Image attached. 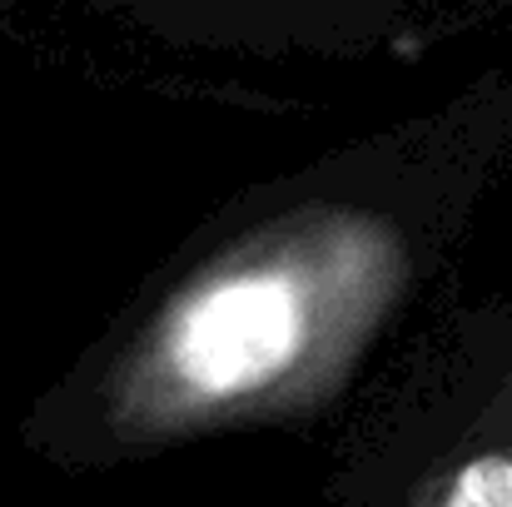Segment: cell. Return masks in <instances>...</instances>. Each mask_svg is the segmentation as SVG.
Segmentation results:
<instances>
[{
    "label": "cell",
    "mask_w": 512,
    "mask_h": 507,
    "mask_svg": "<svg viewBox=\"0 0 512 507\" xmlns=\"http://www.w3.org/2000/svg\"><path fill=\"white\" fill-rule=\"evenodd\" d=\"M398 284V239L368 209H294L160 304L125 363L130 433H194L264 408L348 353Z\"/></svg>",
    "instance_id": "cell-1"
},
{
    "label": "cell",
    "mask_w": 512,
    "mask_h": 507,
    "mask_svg": "<svg viewBox=\"0 0 512 507\" xmlns=\"http://www.w3.org/2000/svg\"><path fill=\"white\" fill-rule=\"evenodd\" d=\"M110 5L179 40L264 45V50H279V45L348 50V45L393 35L408 20L478 15L512 0H110Z\"/></svg>",
    "instance_id": "cell-2"
}]
</instances>
